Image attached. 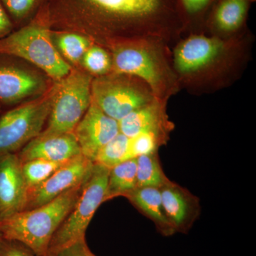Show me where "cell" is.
<instances>
[{"label":"cell","instance_id":"obj_1","mask_svg":"<svg viewBox=\"0 0 256 256\" xmlns=\"http://www.w3.org/2000/svg\"><path fill=\"white\" fill-rule=\"evenodd\" d=\"M85 182L46 204L0 220V235L22 242L36 256H47L54 234L76 203Z\"/></svg>","mask_w":256,"mask_h":256},{"label":"cell","instance_id":"obj_2","mask_svg":"<svg viewBox=\"0 0 256 256\" xmlns=\"http://www.w3.org/2000/svg\"><path fill=\"white\" fill-rule=\"evenodd\" d=\"M109 173L108 168L94 164L76 203L54 234L47 256H56L64 248L86 238V232L96 210L106 202Z\"/></svg>","mask_w":256,"mask_h":256},{"label":"cell","instance_id":"obj_3","mask_svg":"<svg viewBox=\"0 0 256 256\" xmlns=\"http://www.w3.org/2000/svg\"><path fill=\"white\" fill-rule=\"evenodd\" d=\"M0 55L24 58L60 80L70 72L52 43L50 32L40 23H34L0 40Z\"/></svg>","mask_w":256,"mask_h":256},{"label":"cell","instance_id":"obj_4","mask_svg":"<svg viewBox=\"0 0 256 256\" xmlns=\"http://www.w3.org/2000/svg\"><path fill=\"white\" fill-rule=\"evenodd\" d=\"M92 77L74 70L56 86L48 126L38 136L73 132L92 104Z\"/></svg>","mask_w":256,"mask_h":256},{"label":"cell","instance_id":"obj_5","mask_svg":"<svg viewBox=\"0 0 256 256\" xmlns=\"http://www.w3.org/2000/svg\"><path fill=\"white\" fill-rule=\"evenodd\" d=\"M86 18L108 23L148 24L172 12L170 0H56Z\"/></svg>","mask_w":256,"mask_h":256},{"label":"cell","instance_id":"obj_6","mask_svg":"<svg viewBox=\"0 0 256 256\" xmlns=\"http://www.w3.org/2000/svg\"><path fill=\"white\" fill-rule=\"evenodd\" d=\"M56 86L41 98L20 106L0 117V156L12 154L38 137L50 117Z\"/></svg>","mask_w":256,"mask_h":256},{"label":"cell","instance_id":"obj_7","mask_svg":"<svg viewBox=\"0 0 256 256\" xmlns=\"http://www.w3.org/2000/svg\"><path fill=\"white\" fill-rule=\"evenodd\" d=\"M92 98L104 114L117 121L152 102L150 98L137 88L106 78L92 82Z\"/></svg>","mask_w":256,"mask_h":256},{"label":"cell","instance_id":"obj_8","mask_svg":"<svg viewBox=\"0 0 256 256\" xmlns=\"http://www.w3.org/2000/svg\"><path fill=\"white\" fill-rule=\"evenodd\" d=\"M94 164L92 160L82 154L69 160L44 182L28 188V200L24 210L46 204L64 192L84 182L90 174Z\"/></svg>","mask_w":256,"mask_h":256},{"label":"cell","instance_id":"obj_9","mask_svg":"<svg viewBox=\"0 0 256 256\" xmlns=\"http://www.w3.org/2000/svg\"><path fill=\"white\" fill-rule=\"evenodd\" d=\"M119 132L118 121L104 114L92 101L73 131L82 154L92 162L101 148Z\"/></svg>","mask_w":256,"mask_h":256},{"label":"cell","instance_id":"obj_10","mask_svg":"<svg viewBox=\"0 0 256 256\" xmlns=\"http://www.w3.org/2000/svg\"><path fill=\"white\" fill-rule=\"evenodd\" d=\"M28 191L18 154L0 156V220L24 210Z\"/></svg>","mask_w":256,"mask_h":256},{"label":"cell","instance_id":"obj_11","mask_svg":"<svg viewBox=\"0 0 256 256\" xmlns=\"http://www.w3.org/2000/svg\"><path fill=\"white\" fill-rule=\"evenodd\" d=\"M159 188L165 213L175 232L188 234L201 214L198 197L170 180Z\"/></svg>","mask_w":256,"mask_h":256},{"label":"cell","instance_id":"obj_12","mask_svg":"<svg viewBox=\"0 0 256 256\" xmlns=\"http://www.w3.org/2000/svg\"><path fill=\"white\" fill-rule=\"evenodd\" d=\"M82 154L73 132L38 136L24 146L18 154L22 163L32 160L66 162Z\"/></svg>","mask_w":256,"mask_h":256},{"label":"cell","instance_id":"obj_13","mask_svg":"<svg viewBox=\"0 0 256 256\" xmlns=\"http://www.w3.org/2000/svg\"><path fill=\"white\" fill-rule=\"evenodd\" d=\"M223 50L224 44L216 38L204 36L190 37L176 48L175 66L181 73L196 72L214 62Z\"/></svg>","mask_w":256,"mask_h":256},{"label":"cell","instance_id":"obj_14","mask_svg":"<svg viewBox=\"0 0 256 256\" xmlns=\"http://www.w3.org/2000/svg\"><path fill=\"white\" fill-rule=\"evenodd\" d=\"M41 78L23 69L0 60V102L11 104L42 92Z\"/></svg>","mask_w":256,"mask_h":256},{"label":"cell","instance_id":"obj_15","mask_svg":"<svg viewBox=\"0 0 256 256\" xmlns=\"http://www.w3.org/2000/svg\"><path fill=\"white\" fill-rule=\"evenodd\" d=\"M120 132L131 138L141 134L152 133L165 140L169 130V121L156 102H151L132 111L118 121Z\"/></svg>","mask_w":256,"mask_h":256},{"label":"cell","instance_id":"obj_16","mask_svg":"<svg viewBox=\"0 0 256 256\" xmlns=\"http://www.w3.org/2000/svg\"><path fill=\"white\" fill-rule=\"evenodd\" d=\"M114 64L118 73L140 77L156 92L159 88L161 80L159 68L146 50L134 48L118 50L114 55Z\"/></svg>","mask_w":256,"mask_h":256},{"label":"cell","instance_id":"obj_17","mask_svg":"<svg viewBox=\"0 0 256 256\" xmlns=\"http://www.w3.org/2000/svg\"><path fill=\"white\" fill-rule=\"evenodd\" d=\"M124 197L141 214L154 223L161 235L168 237L176 234L165 213L159 188H136Z\"/></svg>","mask_w":256,"mask_h":256},{"label":"cell","instance_id":"obj_18","mask_svg":"<svg viewBox=\"0 0 256 256\" xmlns=\"http://www.w3.org/2000/svg\"><path fill=\"white\" fill-rule=\"evenodd\" d=\"M137 188V160L132 158L111 168L106 201L119 196H126Z\"/></svg>","mask_w":256,"mask_h":256},{"label":"cell","instance_id":"obj_19","mask_svg":"<svg viewBox=\"0 0 256 256\" xmlns=\"http://www.w3.org/2000/svg\"><path fill=\"white\" fill-rule=\"evenodd\" d=\"M137 160V188H160L170 180L163 171L158 152L143 154Z\"/></svg>","mask_w":256,"mask_h":256},{"label":"cell","instance_id":"obj_20","mask_svg":"<svg viewBox=\"0 0 256 256\" xmlns=\"http://www.w3.org/2000/svg\"><path fill=\"white\" fill-rule=\"evenodd\" d=\"M130 159H132L130 153V138L119 132L110 142L101 148L96 156L94 163L110 170Z\"/></svg>","mask_w":256,"mask_h":256},{"label":"cell","instance_id":"obj_21","mask_svg":"<svg viewBox=\"0 0 256 256\" xmlns=\"http://www.w3.org/2000/svg\"><path fill=\"white\" fill-rule=\"evenodd\" d=\"M246 11V0H224L216 12V22L224 31H234L242 25Z\"/></svg>","mask_w":256,"mask_h":256},{"label":"cell","instance_id":"obj_22","mask_svg":"<svg viewBox=\"0 0 256 256\" xmlns=\"http://www.w3.org/2000/svg\"><path fill=\"white\" fill-rule=\"evenodd\" d=\"M68 161L52 162L44 160H32L22 163L23 175L28 188L38 186Z\"/></svg>","mask_w":256,"mask_h":256},{"label":"cell","instance_id":"obj_23","mask_svg":"<svg viewBox=\"0 0 256 256\" xmlns=\"http://www.w3.org/2000/svg\"><path fill=\"white\" fill-rule=\"evenodd\" d=\"M57 42L64 56L74 63L82 58L90 46V42L86 37L73 33L60 35Z\"/></svg>","mask_w":256,"mask_h":256},{"label":"cell","instance_id":"obj_24","mask_svg":"<svg viewBox=\"0 0 256 256\" xmlns=\"http://www.w3.org/2000/svg\"><path fill=\"white\" fill-rule=\"evenodd\" d=\"M82 64L90 73L102 75L110 70L111 60L102 48L92 46L88 48L82 56Z\"/></svg>","mask_w":256,"mask_h":256},{"label":"cell","instance_id":"obj_25","mask_svg":"<svg viewBox=\"0 0 256 256\" xmlns=\"http://www.w3.org/2000/svg\"><path fill=\"white\" fill-rule=\"evenodd\" d=\"M165 140L152 133H146L130 138V153L132 158L158 152Z\"/></svg>","mask_w":256,"mask_h":256},{"label":"cell","instance_id":"obj_26","mask_svg":"<svg viewBox=\"0 0 256 256\" xmlns=\"http://www.w3.org/2000/svg\"><path fill=\"white\" fill-rule=\"evenodd\" d=\"M10 18L18 22L32 14L40 0H0Z\"/></svg>","mask_w":256,"mask_h":256},{"label":"cell","instance_id":"obj_27","mask_svg":"<svg viewBox=\"0 0 256 256\" xmlns=\"http://www.w3.org/2000/svg\"><path fill=\"white\" fill-rule=\"evenodd\" d=\"M0 256H36L28 247L14 240L0 238Z\"/></svg>","mask_w":256,"mask_h":256},{"label":"cell","instance_id":"obj_28","mask_svg":"<svg viewBox=\"0 0 256 256\" xmlns=\"http://www.w3.org/2000/svg\"><path fill=\"white\" fill-rule=\"evenodd\" d=\"M56 256H96L88 246L86 238L64 248Z\"/></svg>","mask_w":256,"mask_h":256},{"label":"cell","instance_id":"obj_29","mask_svg":"<svg viewBox=\"0 0 256 256\" xmlns=\"http://www.w3.org/2000/svg\"><path fill=\"white\" fill-rule=\"evenodd\" d=\"M12 28V21L0 2V40L8 36Z\"/></svg>","mask_w":256,"mask_h":256},{"label":"cell","instance_id":"obj_30","mask_svg":"<svg viewBox=\"0 0 256 256\" xmlns=\"http://www.w3.org/2000/svg\"><path fill=\"white\" fill-rule=\"evenodd\" d=\"M210 0H182L184 8L190 13H196L204 9Z\"/></svg>","mask_w":256,"mask_h":256},{"label":"cell","instance_id":"obj_31","mask_svg":"<svg viewBox=\"0 0 256 256\" xmlns=\"http://www.w3.org/2000/svg\"><path fill=\"white\" fill-rule=\"evenodd\" d=\"M0 238H1V235H0Z\"/></svg>","mask_w":256,"mask_h":256}]
</instances>
